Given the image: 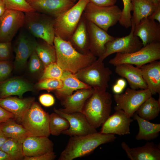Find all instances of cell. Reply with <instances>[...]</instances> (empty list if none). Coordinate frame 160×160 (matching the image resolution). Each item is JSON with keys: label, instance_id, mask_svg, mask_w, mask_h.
Returning <instances> with one entry per match:
<instances>
[{"label": "cell", "instance_id": "1", "mask_svg": "<svg viewBox=\"0 0 160 160\" xmlns=\"http://www.w3.org/2000/svg\"><path fill=\"white\" fill-rule=\"evenodd\" d=\"M53 44L56 55V63L63 71L75 74L91 65L96 57L89 51L81 53L76 50L68 41L55 36Z\"/></svg>", "mask_w": 160, "mask_h": 160}, {"label": "cell", "instance_id": "2", "mask_svg": "<svg viewBox=\"0 0 160 160\" xmlns=\"http://www.w3.org/2000/svg\"><path fill=\"white\" fill-rule=\"evenodd\" d=\"M114 135L98 132L84 136H71L59 160H72L88 155L99 145L114 141Z\"/></svg>", "mask_w": 160, "mask_h": 160}, {"label": "cell", "instance_id": "3", "mask_svg": "<svg viewBox=\"0 0 160 160\" xmlns=\"http://www.w3.org/2000/svg\"><path fill=\"white\" fill-rule=\"evenodd\" d=\"M112 102L111 94L106 91L94 89L86 101L82 113L92 126L96 129L102 125L109 116Z\"/></svg>", "mask_w": 160, "mask_h": 160}, {"label": "cell", "instance_id": "4", "mask_svg": "<svg viewBox=\"0 0 160 160\" xmlns=\"http://www.w3.org/2000/svg\"><path fill=\"white\" fill-rule=\"evenodd\" d=\"M23 27L32 35L53 45L55 17L35 11L25 13Z\"/></svg>", "mask_w": 160, "mask_h": 160}, {"label": "cell", "instance_id": "5", "mask_svg": "<svg viewBox=\"0 0 160 160\" xmlns=\"http://www.w3.org/2000/svg\"><path fill=\"white\" fill-rule=\"evenodd\" d=\"M89 0H79L70 9L55 17L56 36L69 41L76 28Z\"/></svg>", "mask_w": 160, "mask_h": 160}, {"label": "cell", "instance_id": "6", "mask_svg": "<svg viewBox=\"0 0 160 160\" xmlns=\"http://www.w3.org/2000/svg\"><path fill=\"white\" fill-rule=\"evenodd\" d=\"M49 114L39 104L34 102L20 122L30 135L49 137Z\"/></svg>", "mask_w": 160, "mask_h": 160}, {"label": "cell", "instance_id": "7", "mask_svg": "<svg viewBox=\"0 0 160 160\" xmlns=\"http://www.w3.org/2000/svg\"><path fill=\"white\" fill-rule=\"evenodd\" d=\"M121 13L122 10L117 5L99 6L89 2L83 15L87 20L107 32L111 27L119 21Z\"/></svg>", "mask_w": 160, "mask_h": 160}, {"label": "cell", "instance_id": "8", "mask_svg": "<svg viewBox=\"0 0 160 160\" xmlns=\"http://www.w3.org/2000/svg\"><path fill=\"white\" fill-rule=\"evenodd\" d=\"M160 59V42H158L148 44L131 53H117L108 63L114 66L127 63L135 65L140 68L145 64Z\"/></svg>", "mask_w": 160, "mask_h": 160}, {"label": "cell", "instance_id": "9", "mask_svg": "<svg viewBox=\"0 0 160 160\" xmlns=\"http://www.w3.org/2000/svg\"><path fill=\"white\" fill-rule=\"evenodd\" d=\"M112 73L103 62L97 60L74 74L80 80L94 89L106 91Z\"/></svg>", "mask_w": 160, "mask_h": 160}, {"label": "cell", "instance_id": "10", "mask_svg": "<svg viewBox=\"0 0 160 160\" xmlns=\"http://www.w3.org/2000/svg\"><path fill=\"white\" fill-rule=\"evenodd\" d=\"M152 95L148 88L138 90L128 88L124 93L113 95L116 103L114 110H122L131 117L141 104Z\"/></svg>", "mask_w": 160, "mask_h": 160}, {"label": "cell", "instance_id": "11", "mask_svg": "<svg viewBox=\"0 0 160 160\" xmlns=\"http://www.w3.org/2000/svg\"><path fill=\"white\" fill-rule=\"evenodd\" d=\"M135 24L132 20L131 29L129 34L121 37H114L105 45V50L103 55L97 59L103 62L108 56L115 53L123 54L136 52L143 47L142 42L139 37L134 34Z\"/></svg>", "mask_w": 160, "mask_h": 160}, {"label": "cell", "instance_id": "12", "mask_svg": "<svg viewBox=\"0 0 160 160\" xmlns=\"http://www.w3.org/2000/svg\"><path fill=\"white\" fill-rule=\"evenodd\" d=\"M25 13L6 9L0 17V42H11L18 31L23 27Z\"/></svg>", "mask_w": 160, "mask_h": 160}, {"label": "cell", "instance_id": "13", "mask_svg": "<svg viewBox=\"0 0 160 160\" xmlns=\"http://www.w3.org/2000/svg\"><path fill=\"white\" fill-rule=\"evenodd\" d=\"M22 30L17 37L14 49V66L20 70L25 66L28 59L35 50L38 43L35 37L27 30Z\"/></svg>", "mask_w": 160, "mask_h": 160}, {"label": "cell", "instance_id": "14", "mask_svg": "<svg viewBox=\"0 0 160 160\" xmlns=\"http://www.w3.org/2000/svg\"><path fill=\"white\" fill-rule=\"evenodd\" d=\"M55 112L66 119L69 122V127L63 131V134L70 136L86 135L97 132L88 121L82 112H76L70 113H64L54 108Z\"/></svg>", "mask_w": 160, "mask_h": 160}, {"label": "cell", "instance_id": "15", "mask_svg": "<svg viewBox=\"0 0 160 160\" xmlns=\"http://www.w3.org/2000/svg\"><path fill=\"white\" fill-rule=\"evenodd\" d=\"M131 118L122 110L115 111L103 124L100 132L120 136L130 134L129 126L133 121Z\"/></svg>", "mask_w": 160, "mask_h": 160}, {"label": "cell", "instance_id": "16", "mask_svg": "<svg viewBox=\"0 0 160 160\" xmlns=\"http://www.w3.org/2000/svg\"><path fill=\"white\" fill-rule=\"evenodd\" d=\"M87 21L89 51L95 56L100 57L105 52L106 44L114 37L92 22Z\"/></svg>", "mask_w": 160, "mask_h": 160}, {"label": "cell", "instance_id": "17", "mask_svg": "<svg viewBox=\"0 0 160 160\" xmlns=\"http://www.w3.org/2000/svg\"><path fill=\"white\" fill-rule=\"evenodd\" d=\"M134 34L140 39L143 47L160 42V23L148 17L144 18L135 26Z\"/></svg>", "mask_w": 160, "mask_h": 160}, {"label": "cell", "instance_id": "18", "mask_svg": "<svg viewBox=\"0 0 160 160\" xmlns=\"http://www.w3.org/2000/svg\"><path fill=\"white\" fill-rule=\"evenodd\" d=\"M28 2L36 11L54 17L75 4L71 0H31Z\"/></svg>", "mask_w": 160, "mask_h": 160}, {"label": "cell", "instance_id": "19", "mask_svg": "<svg viewBox=\"0 0 160 160\" xmlns=\"http://www.w3.org/2000/svg\"><path fill=\"white\" fill-rule=\"evenodd\" d=\"M53 146L48 137L29 135L23 142V149L25 156L32 157L53 151Z\"/></svg>", "mask_w": 160, "mask_h": 160}, {"label": "cell", "instance_id": "20", "mask_svg": "<svg viewBox=\"0 0 160 160\" xmlns=\"http://www.w3.org/2000/svg\"><path fill=\"white\" fill-rule=\"evenodd\" d=\"M121 146L125 152L128 157L131 160H159V145L153 142H147L144 145L130 148L125 142H123Z\"/></svg>", "mask_w": 160, "mask_h": 160}, {"label": "cell", "instance_id": "21", "mask_svg": "<svg viewBox=\"0 0 160 160\" xmlns=\"http://www.w3.org/2000/svg\"><path fill=\"white\" fill-rule=\"evenodd\" d=\"M115 66L116 73L121 77L126 79L130 88L135 89L148 88L140 68L127 63L122 64Z\"/></svg>", "mask_w": 160, "mask_h": 160}, {"label": "cell", "instance_id": "22", "mask_svg": "<svg viewBox=\"0 0 160 160\" xmlns=\"http://www.w3.org/2000/svg\"><path fill=\"white\" fill-rule=\"evenodd\" d=\"M93 88L79 89L74 94L66 97L61 101L63 108L59 109L66 113L82 112L85 103L93 93Z\"/></svg>", "mask_w": 160, "mask_h": 160}, {"label": "cell", "instance_id": "23", "mask_svg": "<svg viewBox=\"0 0 160 160\" xmlns=\"http://www.w3.org/2000/svg\"><path fill=\"white\" fill-rule=\"evenodd\" d=\"M34 90L32 85L20 78H14L0 82V98L17 95L22 98L26 92Z\"/></svg>", "mask_w": 160, "mask_h": 160}, {"label": "cell", "instance_id": "24", "mask_svg": "<svg viewBox=\"0 0 160 160\" xmlns=\"http://www.w3.org/2000/svg\"><path fill=\"white\" fill-rule=\"evenodd\" d=\"M35 100L34 97L21 98L10 96L0 98V106L12 114L15 119L20 121Z\"/></svg>", "mask_w": 160, "mask_h": 160}, {"label": "cell", "instance_id": "25", "mask_svg": "<svg viewBox=\"0 0 160 160\" xmlns=\"http://www.w3.org/2000/svg\"><path fill=\"white\" fill-rule=\"evenodd\" d=\"M156 60L142 66L143 77L152 95L160 94V61Z\"/></svg>", "mask_w": 160, "mask_h": 160}, {"label": "cell", "instance_id": "26", "mask_svg": "<svg viewBox=\"0 0 160 160\" xmlns=\"http://www.w3.org/2000/svg\"><path fill=\"white\" fill-rule=\"evenodd\" d=\"M60 80L62 81L63 86L55 90V94L57 97L61 101L72 95L75 90L92 88L81 81L74 74L68 71H64Z\"/></svg>", "mask_w": 160, "mask_h": 160}, {"label": "cell", "instance_id": "27", "mask_svg": "<svg viewBox=\"0 0 160 160\" xmlns=\"http://www.w3.org/2000/svg\"><path fill=\"white\" fill-rule=\"evenodd\" d=\"M68 41L79 52L84 53L89 51V37L87 21L83 14Z\"/></svg>", "mask_w": 160, "mask_h": 160}, {"label": "cell", "instance_id": "28", "mask_svg": "<svg viewBox=\"0 0 160 160\" xmlns=\"http://www.w3.org/2000/svg\"><path fill=\"white\" fill-rule=\"evenodd\" d=\"M132 117L139 127V132L135 138L137 140L150 141L156 138L160 131V124L150 122L140 117L135 113Z\"/></svg>", "mask_w": 160, "mask_h": 160}, {"label": "cell", "instance_id": "29", "mask_svg": "<svg viewBox=\"0 0 160 160\" xmlns=\"http://www.w3.org/2000/svg\"><path fill=\"white\" fill-rule=\"evenodd\" d=\"M132 2L133 11L132 20L135 25L143 18L150 16L160 3L155 4L146 0H132Z\"/></svg>", "mask_w": 160, "mask_h": 160}, {"label": "cell", "instance_id": "30", "mask_svg": "<svg viewBox=\"0 0 160 160\" xmlns=\"http://www.w3.org/2000/svg\"><path fill=\"white\" fill-rule=\"evenodd\" d=\"M160 111V96L158 100L151 96L141 104L135 113L141 118L149 121L157 117Z\"/></svg>", "mask_w": 160, "mask_h": 160}, {"label": "cell", "instance_id": "31", "mask_svg": "<svg viewBox=\"0 0 160 160\" xmlns=\"http://www.w3.org/2000/svg\"><path fill=\"white\" fill-rule=\"evenodd\" d=\"M12 119L0 124L3 132L7 138L24 140L30 135L21 124H17Z\"/></svg>", "mask_w": 160, "mask_h": 160}, {"label": "cell", "instance_id": "32", "mask_svg": "<svg viewBox=\"0 0 160 160\" xmlns=\"http://www.w3.org/2000/svg\"><path fill=\"white\" fill-rule=\"evenodd\" d=\"M24 140L7 138L0 148L7 153L13 160H23L24 155L23 149Z\"/></svg>", "mask_w": 160, "mask_h": 160}, {"label": "cell", "instance_id": "33", "mask_svg": "<svg viewBox=\"0 0 160 160\" xmlns=\"http://www.w3.org/2000/svg\"><path fill=\"white\" fill-rule=\"evenodd\" d=\"M42 41L38 42L35 50L45 68L52 63L56 62V58L54 45Z\"/></svg>", "mask_w": 160, "mask_h": 160}, {"label": "cell", "instance_id": "34", "mask_svg": "<svg viewBox=\"0 0 160 160\" xmlns=\"http://www.w3.org/2000/svg\"><path fill=\"white\" fill-rule=\"evenodd\" d=\"M69 124L65 118L56 113L49 114V130L50 134L58 136L69 127Z\"/></svg>", "mask_w": 160, "mask_h": 160}, {"label": "cell", "instance_id": "35", "mask_svg": "<svg viewBox=\"0 0 160 160\" xmlns=\"http://www.w3.org/2000/svg\"><path fill=\"white\" fill-rule=\"evenodd\" d=\"M6 9L26 13L36 11L26 0H2Z\"/></svg>", "mask_w": 160, "mask_h": 160}, {"label": "cell", "instance_id": "36", "mask_svg": "<svg viewBox=\"0 0 160 160\" xmlns=\"http://www.w3.org/2000/svg\"><path fill=\"white\" fill-rule=\"evenodd\" d=\"M64 71L56 62L52 63L44 68L40 80L50 78L60 80Z\"/></svg>", "mask_w": 160, "mask_h": 160}, {"label": "cell", "instance_id": "37", "mask_svg": "<svg viewBox=\"0 0 160 160\" xmlns=\"http://www.w3.org/2000/svg\"><path fill=\"white\" fill-rule=\"evenodd\" d=\"M124 7L122 10L120 18L119 21L120 24L126 28L131 27L132 10V0H122Z\"/></svg>", "mask_w": 160, "mask_h": 160}, {"label": "cell", "instance_id": "38", "mask_svg": "<svg viewBox=\"0 0 160 160\" xmlns=\"http://www.w3.org/2000/svg\"><path fill=\"white\" fill-rule=\"evenodd\" d=\"M38 89L46 90L48 91L55 90L63 86L62 81L55 79H47L40 80L36 85Z\"/></svg>", "mask_w": 160, "mask_h": 160}, {"label": "cell", "instance_id": "39", "mask_svg": "<svg viewBox=\"0 0 160 160\" xmlns=\"http://www.w3.org/2000/svg\"><path fill=\"white\" fill-rule=\"evenodd\" d=\"M29 69L32 73H35L43 71L44 65L38 56L35 50L32 53L30 57Z\"/></svg>", "mask_w": 160, "mask_h": 160}, {"label": "cell", "instance_id": "40", "mask_svg": "<svg viewBox=\"0 0 160 160\" xmlns=\"http://www.w3.org/2000/svg\"><path fill=\"white\" fill-rule=\"evenodd\" d=\"M12 57L11 42H0V61H11Z\"/></svg>", "mask_w": 160, "mask_h": 160}, {"label": "cell", "instance_id": "41", "mask_svg": "<svg viewBox=\"0 0 160 160\" xmlns=\"http://www.w3.org/2000/svg\"><path fill=\"white\" fill-rule=\"evenodd\" d=\"M12 69V66L10 61H0V82L7 79Z\"/></svg>", "mask_w": 160, "mask_h": 160}, {"label": "cell", "instance_id": "42", "mask_svg": "<svg viewBox=\"0 0 160 160\" xmlns=\"http://www.w3.org/2000/svg\"><path fill=\"white\" fill-rule=\"evenodd\" d=\"M39 100L42 105L47 107L52 106L55 102L54 97L49 94H44L41 95L39 97Z\"/></svg>", "mask_w": 160, "mask_h": 160}, {"label": "cell", "instance_id": "43", "mask_svg": "<svg viewBox=\"0 0 160 160\" xmlns=\"http://www.w3.org/2000/svg\"><path fill=\"white\" fill-rule=\"evenodd\" d=\"M56 155L53 151L39 156L29 157L25 156L23 160H53Z\"/></svg>", "mask_w": 160, "mask_h": 160}, {"label": "cell", "instance_id": "44", "mask_svg": "<svg viewBox=\"0 0 160 160\" xmlns=\"http://www.w3.org/2000/svg\"><path fill=\"white\" fill-rule=\"evenodd\" d=\"M11 119H15L14 116L0 106V124Z\"/></svg>", "mask_w": 160, "mask_h": 160}, {"label": "cell", "instance_id": "45", "mask_svg": "<svg viewBox=\"0 0 160 160\" xmlns=\"http://www.w3.org/2000/svg\"><path fill=\"white\" fill-rule=\"evenodd\" d=\"M89 2L97 6H109L115 5L117 0H89Z\"/></svg>", "mask_w": 160, "mask_h": 160}, {"label": "cell", "instance_id": "46", "mask_svg": "<svg viewBox=\"0 0 160 160\" xmlns=\"http://www.w3.org/2000/svg\"><path fill=\"white\" fill-rule=\"evenodd\" d=\"M148 17L151 20H157L160 23V3L158 4L153 13Z\"/></svg>", "mask_w": 160, "mask_h": 160}, {"label": "cell", "instance_id": "47", "mask_svg": "<svg viewBox=\"0 0 160 160\" xmlns=\"http://www.w3.org/2000/svg\"><path fill=\"white\" fill-rule=\"evenodd\" d=\"M0 160H13L6 153L0 149Z\"/></svg>", "mask_w": 160, "mask_h": 160}, {"label": "cell", "instance_id": "48", "mask_svg": "<svg viewBox=\"0 0 160 160\" xmlns=\"http://www.w3.org/2000/svg\"><path fill=\"white\" fill-rule=\"evenodd\" d=\"M124 89L116 84H114L112 87L113 91L115 94L121 93Z\"/></svg>", "mask_w": 160, "mask_h": 160}, {"label": "cell", "instance_id": "49", "mask_svg": "<svg viewBox=\"0 0 160 160\" xmlns=\"http://www.w3.org/2000/svg\"><path fill=\"white\" fill-rule=\"evenodd\" d=\"M116 84L124 89L125 88L127 85L126 81L123 79H118L117 81Z\"/></svg>", "mask_w": 160, "mask_h": 160}, {"label": "cell", "instance_id": "50", "mask_svg": "<svg viewBox=\"0 0 160 160\" xmlns=\"http://www.w3.org/2000/svg\"><path fill=\"white\" fill-rule=\"evenodd\" d=\"M7 138L3 132L0 127V148Z\"/></svg>", "mask_w": 160, "mask_h": 160}, {"label": "cell", "instance_id": "51", "mask_svg": "<svg viewBox=\"0 0 160 160\" xmlns=\"http://www.w3.org/2000/svg\"><path fill=\"white\" fill-rule=\"evenodd\" d=\"M6 9L5 5L2 0H0V17L3 14Z\"/></svg>", "mask_w": 160, "mask_h": 160}, {"label": "cell", "instance_id": "52", "mask_svg": "<svg viewBox=\"0 0 160 160\" xmlns=\"http://www.w3.org/2000/svg\"><path fill=\"white\" fill-rule=\"evenodd\" d=\"M155 4H158L160 3V0H146Z\"/></svg>", "mask_w": 160, "mask_h": 160}, {"label": "cell", "instance_id": "53", "mask_svg": "<svg viewBox=\"0 0 160 160\" xmlns=\"http://www.w3.org/2000/svg\"><path fill=\"white\" fill-rule=\"evenodd\" d=\"M74 3H75L77 1H78L79 0H71Z\"/></svg>", "mask_w": 160, "mask_h": 160}, {"label": "cell", "instance_id": "54", "mask_svg": "<svg viewBox=\"0 0 160 160\" xmlns=\"http://www.w3.org/2000/svg\"><path fill=\"white\" fill-rule=\"evenodd\" d=\"M28 2L29 1H31V0H26Z\"/></svg>", "mask_w": 160, "mask_h": 160}]
</instances>
